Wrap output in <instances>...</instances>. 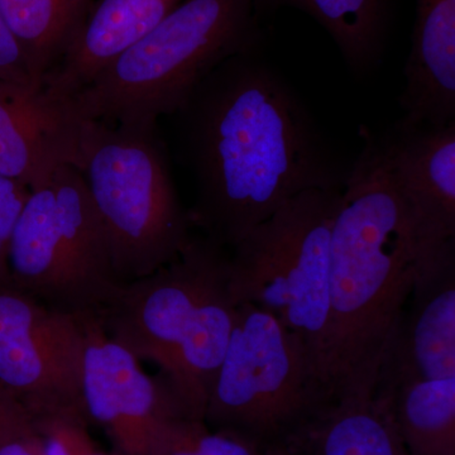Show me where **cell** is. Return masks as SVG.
Returning a JSON list of instances; mask_svg holds the SVG:
<instances>
[{
    "mask_svg": "<svg viewBox=\"0 0 455 455\" xmlns=\"http://www.w3.org/2000/svg\"><path fill=\"white\" fill-rule=\"evenodd\" d=\"M176 116L196 182L191 224L228 251L299 194L346 184L349 170L259 51L218 66Z\"/></svg>",
    "mask_w": 455,
    "mask_h": 455,
    "instance_id": "1",
    "label": "cell"
},
{
    "mask_svg": "<svg viewBox=\"0 0 455 455\" xmlns=\"http://www.w3.org/2000/svg\"><path fill=\"white\" fill-rule=\"evenodd\" d=\"M364 146L341 190L331 242L326 401L372 397L383 355L418 266L454 243L431 244L416 227L381 134Z\"/></svg>",
    "mask_w": 455,
    "mask_h": 455,
    "instance_id": "2",
    "label": "cell"
},
{
    "mask_svg": "<svg viewBox=\"0 0 455 455\" xmlns=\"http://www.w3.org/2000/svg\"><path fill=\"white\" fill-rule=\"evenodd\" d=\"M229 251L191 235L176 259L122 283L99 314L109 337L139 361L154 362L179 414L204 420L236 304Z\"/></svg>",
    "mask_w": 455,
    "mask_h": 455,
    "instance_id": "3",
    "label": "cell"
},
{
    "mask_svg": "<svg viewBox=\"0 0 455 455\" xmlns=\"http://www.w3.org/2000/svg\"><path fill=\"white\" fill-rule=\"evenodd\" d=\"M259 44L253 0H182L66 103L80 122L156 128L218 66Z\"/></svg>",
    "mask_w": 455,
    "mask_h": 455,
    "instance_id": "4",
    "label": "cell"
},
{
    "mask_svg": "<svg viewBox=\"0 0 455 455\" xmlns=\"http://www.w3.org/2000/svg\"><path fill=\"white\" fill-rule=\"evenodd\" d=\"M77 169L106 229L119 283L151 275L187 247L190 215L156 128L83 122Z\"/></svg>",
    "mask_w": 455,
    "mask_h": 455,
    "instance_id": "5",
    "label": "cell"
},
{
    "mask_svg": "<svg viewBox=\"0 0 455 455\" xmlns=\"http://www.w3.org/2000/svg\"><path fill=\"white\" fill-rule=\"evenodd\" d=\"M341 190L314 188L299 194L229 251L230 292L236 307L251 304L267 311L295 334L322 388L331 232Z\"/></svg>",
    "mask_w": 455,
    "mask_h": 455,
    "instance_id": "6",
    "label": "cell"
},
{
    "mask_svg": "<svg viewBox=\"0 0 455 455\" xmlns=\"http://www.w3.org/2000/svg\"><path fill=\"white\" fill-rule=\"evenodd\" d=\"M13 286L68 315H99L118 289L106 229L83 173L64 164L33 188L9 242Z\"/></svg>",
    "mask_w": 455,
    "mask_h": 455,
    "instance_id": "7",
    "label": "cell"
},
{
    "mask_svg": "<svg viewBox=\"0 0 455 455\" xmlns=\"http://www.w3.org/2000/svg\"><path fill=\"white\" fill-rule=\"evenodd\" d=\"M324 403L301 340L267 311L238 305L205 423L263 451L286 447Z\"/></svg>",
    "mask_w": 455,
    "mask_h": 455,
    "instance_id": "8",
    "label": "cell"
},
{
    "mask_svg": "<svg viewBox=\"0 0 455 455\" xmlns=\"http://www.w3.org/2000/svg\"><path fill=\"white\" fill-rule=\"evenodd\" d=\"M83 357L77 317L0 283V388L31 420L64 412L85 415Z\"/></svg>",
    "mask_w": 455,
    "mask_h": 455,
    "instance_id": "9",
    "label": "cell"
},
{
    "mask_svg": "<svg viewBox=\"0 0 455 455\" xmlns=\"http://www.w3.org/2000/svg\"><path fill=\"white\" fill-rule=\"evenodd\" d=\"M84 333L83 406L116 455H151L164 419L180 415L158 377L109 337L98 315L77 317Z\"/></svg>",
    "mask_w": 455,
    "mask_h": 455,
    "instance_id": "10",
    "label": "cell"
},
{
    "mask_svg": "<svg viewBox=\"0 0 455 455\" xmlns=\"http://www.w3.org/2000/svg\"><path fill=\"white\" fill-rule=\"evenodd\" d=\"M455 377V248L418 266L372 396Z\"/></svg>",
    "mask_w": 455,
    "mask_h": 455,
    "instance_id": "11",
    "label": "cell"
},
{
    "mask_svg": "<svg viewBox=\"0 0 455 455\" xmlns=\"http://www.w3.org/2000/svg\"><path fill=\"white\" fill-rule=\"evenodd\" d=\"M77 121L66 101L0 84V176L40 188L64 164H79Z\"/></svg>",
    "mask_w": 455,
    "mask_h": 455,
    "instance_id": "12",
    "label": "cell"
},
{
    "mask_svg": "<svg viewBox=\"0 0 455 455\" xmlns=\"http://www.w3.org/2000/svg\"><path fill=\"white\" fill-rule=\"evenodd\" d=\"M386 155L416 227L430 243L455 236V122L381 133Z\"/></svg>",
    "mask_w": 455,
    "mask_h": 455,
    "instance_id": "13",
    "label": "cell"
},
{
    "mask_svg": "<svg viewBox=\"0 0 455 455\" xmlns=\"http://www.w3.org/2000/svg\"><path fill=\"white\" fill-rule=\"evenodd\" d=\"M181 2L94 0L64 55L44 79V94L55 101L73 97Z\"/></svg>",
    "mask_w": 455,
    "mask_h": 455,
    "instance_id": "14",
    "label": "cell"
},
{
    "mask_svg": "<svg viewBox=\"0 0 455 455\" xmlns=\"http://www.w3.org/2000/svg\"><path fill=\"white\" fill-rule=\"evenodd\" d=\"M400 97L406 127L455 122V0H416Z\"/></svg>",
    "mask_w": 455,
    "mask_h": 455,
    "instance_id": "15",
    "label": "cell"
},
{
    "mask_svg": "<svg viewBox=\"0 0 455 455\" xmlns=\"http://www.w3.org/2000/svg\"><path fill=\"white\" fill-rule=\"evenodd\" d=\"M286 447L299 455H409L387 410L373 397L326 401Z\"/></svg>",
    "mask_w": 455,
    "mask_h": 455,
    "instance_id": "16",
    "label": "cell"
},
{
    "mask_svg": "<svg viewBox=\"0 0 455 455\" xmlns=\"http://www.w3.org/2000/svg\"><path fill=\"white\" fill-rule=\"evenodd\" d=\"M254 14L295 8L313 18L333 38L352 73H372L381 60L387 26V0H253Z\"/></svg>",
    "mask_w": 455,
    "mask_h": 455,
    "instance_id": "17",
    "label": "cell"
},
{
    "mask_svg": "<svg viewBox=\"0 0 455 455\" xmlns=\"http://www.w3.org/2000/svg\"><path fill=\"white\" fill-rule=\"evenodd\" d=\"M372 397L387 410L409 455H455V377Z\"/></svg>",
    "mask_w": 455,
    "mask_h": 455,
    "instance_id": "18",
    "label": "cell"
},
{
    "mask_svg": "<svg viewBox=\"0 0 455 455\" xmlns=\"http://www.w3.org/2000/svg\"><path fill=\"white\" fill-rule=\"evenodd\" d=\"M92 3L94 0H0L3 18L42 89Z\"/></svg>",
    "mask_w": 455,
    "mask_h": 455,
    "instance_id": "19",
    "label": "cell"
},
{
    "mask_svg": "<svg viewBox=\"0 0 455 455\" xmlns=\"http://www.w3.org/2000/svg\"><path fill=\"white\" fill-rule=\"evenodd\" d=\"M151 455H262L244 440L212 429L205 420L171 415L160 425Z\"/></svg>",
    "mask_w": 455,
    "mask_h": 455,
    "instance_id": "20",
    "label": "cell"
},
{
    "mask_svg": "<svg viewBox=\"0 0 455 455\" xmlns=\"http://www.w3.org/2000/svg\"><path fill=\"white\" fill-rule=\"evenodd\" d=\"M31 423L41 436L44 455H116L98 447L90 434L92 424L79 412L42 416Z\"/></svg>",
    "mask_w": 455,
    "mask_h": 455,
    "instance_id": "21",
    "label": "cell"
},
{
    "mask_svg": "<svg viewBox=\"0 0 455 455\" xmlns=\"http://www.w3.org/2000/svg\"><path fill=\"white\" fill-rule=\"evenodd\" d=\"M29 193L31 190L26 185L0 176V283H12L8 267L9 242Z\"/></svg>",
    "mask_w": 455,
    "mask_h": 455,
    "instance_id": "22",
    "label": "cell"
},
{
    "mask_svg": "<svg viewBox=\"0 0 455 455\" xmlns=\"http://www.w3.org/2000/svg\"><path fill=\"white\" fill-rule=\"evenodd\" d=\"M0 84L40 92L28 60L0 12Z\"/></svg>",
    "mask_w": 455,
    "mask_h": 455,
    "instance_id": "23",
    "label": "cell"
},
{
    "mask_svg": "<svg viewBox=\"0 0 455 455\" xmlns=\"http://www.w3.org/2000/svg\"><path fill=\"white\" fill-rule=\"evenodd\" d=\"M0 455H44L41 436L31 420L0 431Z\"/></svg>",
    "mask_w": 455,
    "mask_h": 455,
    "instance_id": "24",
    "label": "cell"
},
{
    "mask_svg": "<svg viewBox=\"0 0 455 455\" xmlns=\"http://www.w3.org/2000/svg\"><path fill=\"white\" fill-rule=\"evenodd\" d=\"M262 455H299L295 453V451H291V449L287 447H277L267 449V451H263Z\"/></svg>",
    "mask_w": 455,
    "mask_h": 455,
    "instance_id": "25",
    "label": "cell"
}]
</instances>
